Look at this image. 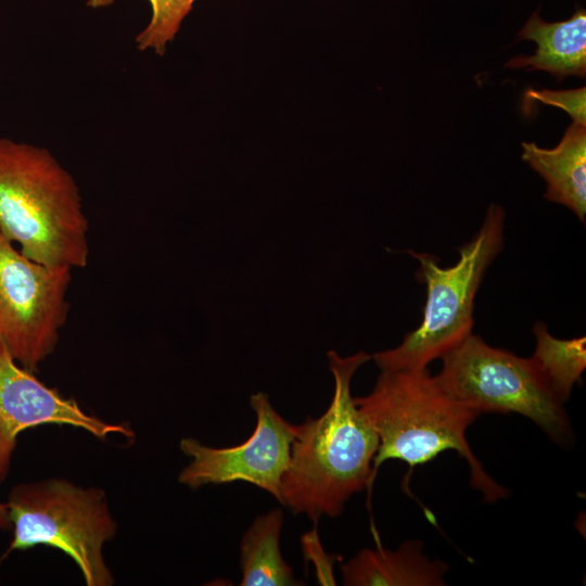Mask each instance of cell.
<instances>
[{
    "label": "cell",
    "instance_id": "1",
    "mask_svg": "<svg viewBox=\"0 0 586 586\" xmlns=\"http://www.w3.org/2000/svg\"><path fill=\"white\" fill-rule=\"evenodd\" d=\"M371 355L343 357L328 353L334 379L330 406L318 418L296 425L289 466L282 476L280 504L313 521L337 517L356 493L371 487L379 437L351 394V383Z\"/></svg>",
    "mask_w": 586,
    "mask_h": 586
},
{
    "label": "cell",
    "instance_id": "2",
    "mask_svg": "<svg viewBox=\"0 0 586 586\" xmlns=\"http://www.w3.org/2000/svg\"><path fill=\"white\" fill-rule=\"evenodd\" d=\"M354 402L379 437L373 480L386 460H402L412 469L453 449L467 461L470 485L482 493L484 501L492 504L508 495L484 471L466 438L480 411L448 395L428 368L381 370L372 391Z\"/></svg>",
    "mask_w": 586,
    "mask_h": 586
},
{
    "label": "cell",
    "instance_id": "3",
    "mask_svg": "<svg viewBox=\"0 0 586 586\" xmlns=\"http://www.w3.org/2000/svg\"><path fill=\"white\" fill-rule=\"evenodd\" d=\"M0 231L37 263L87 266L89 224L79 189L47 149L0 138Z\"/></svg>",
    "mask_w": 586,
    "mask_h": 586
},
{
    "label": "cell",
    "instance_id": "4",
    "mask_svg": "<svg viewBox=\"0 0 586 586\" xmlns=\"http://www.w3.org/2000/svg\"><path fill=\"white\" fill-rule=\"evenodd\" d=\"M504 231L505 211L491 204L477 232L459 249L455 265L442 267L431 254L408 251L419 263L417 278L426 286L423 317L399 345L371 356L380 370L428 368L472 333L474 298L504 247Z\"/></svg>",
    "mask_w": 586,
    "mask_h": 586
},
{
    "label": "cell",
    "instance_id": "5",
    "mask_svg": "<svg viewBox=\"0 0 586 586\" xmlns=\"http://www.w3.org/2000/svg\"><path fill=\"white\" fill-rule=\"evenodd\" d=\"M7 506L14 533L1 560L13 550L44 545L69 556L87 585H112L102 549L115 535L116 524L102 491L64 480L20 484Z\"/></svg>",
    "mask_w": 586,
    "mask_h": 586
},
{
    "label": "cell",
    "instance_id": "6",
    "mask_svg": "<svg viewBox=\"0 0 586 586\" xmlns=\"http://www.w3.org/2000/svg\"><path fill=\"white\" fill-rule=\"evenodd\" d=\"M441 359L443 365L435 378L453 398L480 413H519L555 443H572L573 431L564 404L531 357L493 347L471 333Z\"/></svg>",
    "mask_w": 586,
    "mask_h": 586
},
{
    "label": "cell",
    "instance_id": "7",
    "mask_svg": "<svg viewBox=\"0 0 586 586\" xmlns=\"http://www.w3.org/2000/svg\"><path fill=\"white\" fill-rule=\"evenodd\" d=\"M72 269L37 263L0 231V345L30 372L56 347Z\"/></svg>",
    "mask_w": 586,
    "mask_h": 586
},
{
    "label": "cell",
    "instance_id": "8",
    "mask_svg": "<svg viewBox=\"0 0 586 586\" xmlns=\"http://www.w3.org/2000/svg\"><path fill=\"white\" fill-rule=\"evenodd\" d=\"M250 404L256 413V425L240 445L214 448L191 437L181 440V451L192 459L179 474L181 484L199 488L243 481L268 492L280 502L281 481L290 462L296 424L284 420L265 393L253 394Z\"/></svg>",
    "mask_w": 586,
    "mask_h": 586
},
{
    "label": "cell",
    "instance_id": "9",
    "mask_svg": "<svg viewBox=\"0 0 586 586\" xmlns=\"http://www.w3.org/2000/svg\"><path fill=\"white\" fill-rule=\"evenodd\" d=\"M48 423L80 428L99 438L113 433L133 435L125 425L86 413L75 399L43 384L0 345V485L9 473L17 435Z\"/></svg>",
    "mask_w": 586,
    "mask_h": 586
},
{
    "label": "cell",
    "instance_id": "10",
    "mask_svg": "<svg viewBox=\"0 0 586 586\" xmlns=\"http://www.w3.org/2000/svg\"><path fill=\"white\" fill-rule=\"evenodd\" d=\"M519 39L536 42L533 55H517L505 67L545 71L558 81L586 74V12L577 10L560 22L544 21L535 11L518 34Z\"/></svg>",
    "mask_w": 586,
    "mask_h": 586
},
{
    "label": "cell",
    "instance_id": "11",
    "mask_svg": "<svg viewBox=\"0 0 586 586\" xmlns=\"http://www.w3.org/2000/svg\"><path fill=\"white\" fill-rule=\"evenodd\" d=\"M521 158L546 181L544 198L564 205L585 222L586 125L573 122L556 148L522 142Z\"/></svg>",
    "mask_w": 586,
    "mask_h": 586
},
{
    "label": "cell",
    "instance_id": "12",
    "mask_svg": "<svg viewBox=\"0 0 586 586\" xmlns=\"http://www.w3.org/2000/svg\"><path fill=\"white\" fill-rule=\"evenodd\" d=\"M448 569L423 555L419 540H408L397 550L364 548L341 566V574L346 586H442Z\"/></svg>",
    "mask_w": 586,
    "mask_h": 586
},
{
    "label": "cell",
    "instance_id": "13",
    "mask_svg": "<svg viewBox=\"0 0 586 586\" xmlns=\"http://www.w3.org/2000/svg\"><path fill=\"white\" fill-rule=\"evenodd\" d=\"M283 513L273 509L255 519L240 544L241 586H296L292 568L280 551Z\"/></svg>",
    "mask_w": 586,
    "mask_h": 586
},
{
    "label": "cell",
    "instance_id": "14",
    "mask_svg": "<svg viewBox=\"0 0 586 586\" xmlns=\"http://www.w3.org/2000/svg\"><path fill=\"white\" fill-rule=\"evenodd\" d=\"M535 351L531 357L557 398L564 404L586 368V337L562 340L542 321L533 326Z\"/></svg>",
    "mask_w": 586,
    "mask_h": 586
},
{
    "label": "cell",
    "instance_id": "15",
    "mask_svg": "<svg viewBox=\"0 0 586 586\" xmlns=\"http://www.w3.org/2000/svg\"><path fill=\"white\" fill-rule=\"evenodd\" d=\"M115 0H88L93 9L111 5ZM152 17L146 27L136 37L138 49H153L156 54L165 53L167 43L173 41L195 0H149Z\"/></svg>",
    "mask_w": 586,
    "mask_h": 586
},
{
    "label": "cell",
    "instance_id": "16",
    "mask_svg": "<svg viewBox=\"0 0 586 586\" xmlns=\"http://www.w3.org/2000/svg\"><path fill=\"white\" fill-rule=\"evenodd\" d=\"M526 97L545 104H550L565 111L573 122L586 125V89L585 87L571 90H534L530 89Z\"/></svg>",
    "mask_w": 586,
    "mask_h": 586
},
{
    "label": "cell",
    "instance_id": "17",
    "mask_svg": "<svg viewBox=\"0 0 586 586\" xmlns=\"http://www.w3.org/2000/svg\"><path fill=\"white\" fill-rule=\"evenodd\" d=\"M304 546L308 547L310 556H315V565L317 569L318 579L321 584L334 585V577L332 573V564L335 557H328L320 548L319 539L316 532H309L303 537Z\"/></svg>",
    "mask_w": 586,
    "mask_h": 586
},
{
    "label": "cell",
    "instance_id": "18",
    "mask_svg": "<svg viewBox=\"0 0 586 586\" xmlns=\"http://www.w3.org/2000/svg\"><path fill=\"white\" fill-rule=\"evenodd\" d=\"M12 526L7 504L0 502V530H9Z\"/></svg>",
    "mask_w": 586,
    "mask_h": 586
}]
</instances>
